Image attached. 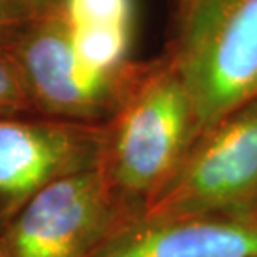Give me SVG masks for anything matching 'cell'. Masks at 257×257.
<instances>
[{
    "label": "cell",
    "mask_w": 257,
    "mask_h": 257,
    "mask_svg": "<svg viewBox=\"0 0 257 257\" xmlns=\"http://www.w3.org/2000/svg\"><path fill=\"white\" fill-rule=\"evenodd\" d=\"M124 197L97 166L59 177L35 192L0 239L4 257H87L122 220Z\"/></svg>",
    "instance_id": "obj_4"
},
{
    "label": "cell",
    "mask_w": 257,
    "mask_h": 257,
    "mask_svg": "<svg viewBox=\"0 0 257 257\" xmlns=\"http://www.w3.org/2000/svg\"><path fill=\"white\" fill-rule=\"evenodd\" d=\"M166 47L202 132L257 97V0H194Z\"/></svg>",
    "instance_id": "obj_2"
},
{
    "label": "cell",
    "mask_w": 257,
    "mask_h": 257,
    "mask_svg": "<svg viewBox=\"0 0 257 257\" xmlns=\"http://www.w3.org/2000/svg\"><path fill=\"white\" fill-rule=\"evenodd\" d=\"M57 12L70 25L134 27V0H62Z\"/></svg>",
    "instance_id": "obj_8"
},
{
    "label": "cell",
    "mask_w": 257,
    "mask_h": 257,
    "mask_svg": "<svg viewBox=\"0 0 257 257\" xmlns=\"http://www.w3.org/2000/svg\"><path fill=\"white\" fill-rule=\"evenodd\" d=\"M257 209V97L197 137L166 187L137 210L162 219Z\"/></svg>",
    "instance_id": "obj_3"
},
{
    "label": "cell",
    "mask_w": 257,
    "mask_h": 257,
    "mask_svg": "<svg viewBox=\"0 0 257 257\" xmlns=\"http://www.w3.org/2000/svg\"><path fill=\"white\" fill-rule=\"evenodd\" d=\"M29 17L35 19L22 0H0V27L19 24Z\"/></svg>",
    "instance_id": "obj_10"
},
{
    "label": "cell",
    "mask_w": 257,
    "mask_h": 257,
    "mask_svg": "<svg viewBox=\"0 0 257 257\" xmlns=\"http://www.w3.org/2000/svg\"><path fill=\"white\" fill-rule=\"evenodd\" d=\"M30 99L60 120L97 124L115 114L146 64L102 72L77 52L69 25L57 10L35 17L15 49Z\"/></svg>",
    "instance_id": "obj_5"
},
{
    "label": "cell",
    "mask_w": 257,
    "mask_h": 257,
    "mask_svg": "<svg viewBox=\"0 0 257 257\" xmlns=\"http://www.w3.org/2000/svg\"><path fill=\"white\" fill-rule=\"evenodd\" d=\"M29 104L32 99L14 55L0 49V115H12Z\"/></svg>",
    "instance_id": "obj_9"
},
{
    "label": "cell",
    "mask_w": 257,
    "mask_h": 257,
    "mask_svg": "<svg viewBox=\"0 0 257 257\" xmlns=\"http://www.w3.org/2000/svg\"><path fill=\"white\" fill-rule=\"evenodd\" d=\"M87 257H257V209L124 219Z\"/></svg>",
    "instance_id": "obj_7"
},
{
    "label": "cell",
    "mask_w": 257,
    "mask_h": 257,
    "mask_svg": "<svg viewBox=\"0 0 257 257\" xmlns=\"http://www.w3.org/2000/svg\"><path fill=\"white\" fill-rule=\"evenodd\" d=\"M27 5L30 12L34 14V17H42V15H49L55 12L62 0H22Z\"/></svg>",
    "instance_id": "obj_11"
},
{
    "label": "cell",
    "mask_w": 257,
    "mask_h": 257,
    "mask_svg": "<svg viewBox=\"0 0 257 257\" xmlns=\"http://www.w3.org/2000/svg\"><path fill=\"white\" fill-rule=\"evenodd\" d=\"M200 134L192 97L164 50L104 127L100 164L115 191L141 209L176 176Z\"/></svg>",
    "instance_id": "obj_1"
},
{
    "label": "cell",
    "mask_w": 257,
    "mask_h": 257,
    "mask_svg": "<svg viewBox=\"0 0 257 257\" xmlns=\"http://www.w3.org/2000/svg\"><path fill=\"white\" fill-rule=\"evenodd\" d=\"M0 257H4V255H2V254H0Z\"/></svg>",
    "instance_id": "obj_13"
},
{
    "label": "cell",
    "mask_w": 257,
    "mask_h": 257,
    "mask_svg": "<svg viewBox=\"0 0 257 257\" xmlns=\"http://www.w3.org/2000/svg\"><path fill=\"white\" fill-rule=\"evenodd\" d=\"M192 4H194V0H174V5H176V20L181 19Z\"/></svg>",
    "instance_id": "obj_12"
},
{
    "label": "cell",
    "mask_w": 257,
    "mask_h": 257,
    "mask_svg": "<svg viewBox=\"0 0 257 257\" xmlns=\"http://www.w3.org/2000/svg\"><path fill=\"white\" fill-rule=\"evenodd\" d=\"M104 127L70 120H0V202L17 212L59 177L97 166Z\"/></svg>",
    "instance_id": "obj_6"
}]
</instances>
